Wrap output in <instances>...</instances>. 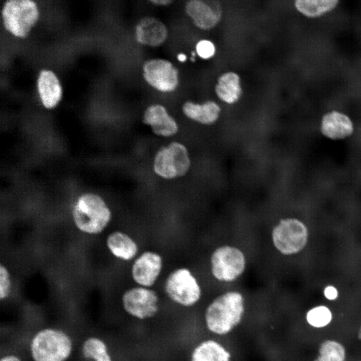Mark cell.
<instances>
[{
  "label": "cell",
  "instance_id": "cell-3",
  "mask_svg": "<svg viewBox=\"0 0 361 361\" xmlns=\"http://www.w3.org/2000/svg\"><path fill=\"white\" fill-rule=\"evenodd\" d=\"M74 221L81 231L89 234L102 232L110 223L111 212L99 196L85 194L80 197L73 210Z\"/></svg>",
  "mask_w": 361,
  "mask_h": 361
},
{
  "label": "cell",
  "instance_id": "cell-31",
  "mask_svg": "<svg viewBox=\"0 0 361 361\" xmlns=\"http://www.w3.org/2000/svg\"><path fill=\"white\" fill-rule=\"evenodd\" d=\"M357 337L359 340H361V326L358 331Z\"/></svg>",
  "mask_w": 361,
  "mask_h": 361
},
{
  "label": "cell",
  "instance_id": "cell-14",
  "mask_svg": "<svg viewBox=\"0 0 361 361\" xmlns=\"http://www.w3.org/2000/svg\"><path fill=\"white\" fill-rule=\"evenodd\" d=\"M167 35L165 25L159 19L152 17L141 19L135 28L136 41L150 47L160 46L165 42Z\"/></svg>",
  "mask_w": 361,
  "mask_h": 361
},
{
  "label": "cell",
  "instance_id": "cell-1",
  "mask_svg": "<svg viewBox=\"0 0 361 361\" xmlns=\"http://www.w3.org/2000/svg\"><path fill=\"white\" fill-rule=\"evenodd\" d=\"M75 350L72 334L60 326L41 327L28 340L27 352L31 361H69Z\"/></svg>",
  "mask_w": 361,
  "mask_h": 361
},
{
  "label": "cell",
  "instance_id": "cell-19",
  "mask_svg": "<svg viewBox=\"0 0 361 361\" xmlns=\"http://www.w3.org/2000/svg\"><path fill=\"white\" fill-rule=\"evenodd\" d=\"M37 86L43 105L48 108L55 107L62 96V88L55 74L49 70L41 71Z\"/></svg>",
  "mask_w": 361,
  "mask_h": 361
},
{
  "label": "cell",
  "instance_id": "cell-28",
  "mask_svg": "<svg viewBox=\"0 0 361 361\" xmlns=\"http://www.w3.org/2000/svg\"><path fill=\"white\" fill-rule=\"evenodd\" d=\"M324 295L327 299L334 300L338 296V292L334 287L328 286L324 289Z\"/></svg>",
  "mask_w": 361,
  "mask_h": 361
},
{
  "label": "cell",
  "instance_id": "cell-21",
  "mask_svg": "<svg viewBox=\"0 0 361 361\" xmlns=\"http://www.w3.org/2000/svg\"><path fill=\"white\" fill-rule=\"evenodd\" d=\"M218 82L215 91L221 100L228 104L238 101L242 94L238 75L233 72L225 73L219 78Z\"/></svg>",
  "mask_w": 361,
  "mask_h": 361
},
{
  "label": "cell",
  "instance_id": "cell-27",
  "mask_svg": "<svg viewBox=\"0 0 361 361\" xmlns=\"http://www.w3.org/2000/svg\"><path fill=\"white\" fill-rule=\"evenodd\" d=\"M0 361H26L20 354L15 352H7L1 356Z\"/></svg>",
  "mask_w": 361,
  "mask_h": 361
},
{
  "label": "cell",
  "instance_id": "cell-8",
  "mask_svg": "<svg viewBox=\"0 0 361 361\" xmlns=\"http://www.w3.org/2000/svg\"><path fill=\"white\" fill-rule=\"evenodd\" d=\"M36 3L31 0H9L3 7L2 16L5 28L16 36L24 37L38 17Z\"/></svg>",
  "mask_w": 361,
  "mask_h": 361
},
{
  "label": "cell",
  "instance_id": "cell-18",
  "mask_svg": "<svg viewBox=\"0 0 361 361\" xmlns=\"http://www.w3.org/2000/svg\"><path fill=\"white\" fill-rule=\"evenodd\" d=\"M80 353L86 361H114L107 341L95 334L89 335L83 338L80 344Z\"/></svg>",
  "mask_w": 361,
  "mask_h": 361
},
{
  "label": "cell",
  "instance_id": "cell-16",
  "mask_svg": "<svg viewBox=\"0 0 361 361\" xmlns=\"http://www.w3.org/2000/svg\"><path fill=\"white\" fill-rule=\"evenodd\" d=\"M230 357L229 351L211 339L196 343L188 353V361H230Z\"/></svg>",
  "mask_w": 361,
  "mask_h": 361
},
{
  "label": "cell",
  "instance_id": "cell-15",
  "mask_svg": "<svg viewBox=\"0 0 361 361\" xmlns=\"http://www.w3.org/2000/svg\"><path fill=\"white\" fill-rule=\"evenodd\" d=\"M320 128L324 136L331 140H337L349 137L353 132L354 126L347 115L332 111L323 116Z\"/></svg>",
  "mask_w": 361,
  "mask_h": 361
},
{
  "label": "cell",
  "instance_id": "cell-22",
  "mask_svg": "<svg viewBox=\"0 0 361 361\" xmlns=\"http://www.w3.org/2000/svg\"><path fill=\"white\" fill-rule=\"evenodd\" d=\"M337 3L335 0H297L295 6L298 11L306 16L316 17L332 10Z\"/></svg>",
  "mask_w": 361,
  "mask_h": 361
},
{
  "label": "cell",
  "instance_id": "cell-4",
  "mask_svg": "<svg viewBox=\"0 0 361 361\" xmlns=\"http://www.w3.org/2000/svg\"><path fill=\"white\" fill-rule=\"evenodd\" d=\"M120 300L124 313L138 322L151 321L161 310L159 296L151 288L137 285L128 288L122 293Z\"/></svg>",
  "mask_w": 361,
  "mask_h": 361
},
{
  "label": "cell",
  "instance_id": "cell-2",
  "mask_svg": "<svg viewBox=\"0 0 361 361\" xmlns=\"http://www.w3.org/2000/svg\"><path fill=\"white\" fill-rule=\"evenodd\" d=\"M243 295L228 291L214 299L206 307L204 322L208 330L218 335L230 332L241 321L244 312Z\"/></svg>",
  "mask_w": 361,
  "mask_h": 361
},
{
  "label": "cell",
  "instance_id": "cell-12",
  "mask_svg": "<svg viewBox=\"0 0 361 361\" xmlns=\"http://www.w3.org/2000/svg\"><path fill=\"white\" fill-rule=\"evenodd\" d=\"M185 11L195 25L204 30L214 28L222 15L220 6L216 1H189L185 5Z\"/></svg>",
  "mask_w": 361,
  "mask_h": 361
},
{
  "label": "cell",
  "instance_id": "cell-23",
  "mask_svg": "<svg viewBox=\"0 0 361 361\" xmlns=\"http://www.w3.org/2000/svg\"><path fill=\"white\" fill-rule=\"evenodd\" d=\"M318 353L314 361H344L345 359V348L340 343L333 340L322 342Z\"/></svg>",
  "mask_w": 361,
  "mask_h": 361
},
{
  "label": "cell",
  "instance_id": "cell-10",
  "mask_svg": "<svg viewBox=\"0 0 361 361\" xmlns=\"http://www.w3.org/2000/svg\"><path fill=\"white\" fill-rule=\"evenodd\" d=\"M143 76L151 86L161 92H172L178 84V71L169 61L162 59L146 61Z\"/></svg>",
  "mask_w": 361,
  "mask_h": 361
},
{
  "label": "cell",
  "instance_id": "cell-30",
  "mask_svg": "<svg viewBox=\"0 0 361 361\" xmlns=\"http://www.w3.org/2000/svg\"><path fill=\"white\" fill-rule=\"evenodd\" d=\"M187 57L184 54H179L177 55V59L180 62H184L186 60Z\"/></svg>",
  "mask_w": 361,
  "mask_h": 361
},
{
  "label": "cell",
  "instance_id": "cell-17",
  "mask_svg": "<svg viewBox=\"0 0 361 361\" xmlns=\"http://www.w3.org/2000/svg\"><path fill=\"white\" fill-rule=\"evenodd\" d=\"M106 245L111 253L117 258L129 261L135 258L139 247L136 241L126 233L116 231L110 234Z\"/></svg>",
  "mask_w": 361,
  "mask_h": 361
},
{
  "label": "cell",
  "instance_id": "cell-26",
  "mask_svg": "<svg viewBox=\"0 0 361 361\" xmlns=\"http://www.w3.org/2000/svg\"><path fill=\"white\" fill-rule=\"evenodd\" d=\"M196 51L198 55L203 59H209L212 57L215 52L213 44L208 40H202L198 43Z\"/></svg>",
  "mask_w": 361,
  "mask_h": 361
},
{
  "label": "cell",
  "instance_id": "cell-9",
  "mask_svg": "<svg viewBox=\"0 0 361 361\" xmlns=\"http://www.w3.org/2000/svg\"><path fill=\"white\" fill-rule=\"evenodd\" d=\"M211 270L218 280L231 282L239 277L246 267V258L241 250L228 245L216 248L210 258Z\"/></svg>",
  "mask_w": 361,
  "mask_h": 361
},
{
  "label": "cell",
  "instance_id": "cell-24",
  "mask_svg": "<svg viewBox=\"0 0 361 361\" xmlns=\"http://www.w3.org/2000/svg\"><path fill=\"white\" fill-rule=\"evenodd\" d=\"M332 314L330 310L324 305H318L309 310L306 319L311 326L321 328L327 326L331 321Z\"/></svg>",
  "mask_w": 361,
  "mask_h": 361
},
{
  "label": "cell",
  "instance_id": "cell-13",
  "mask_svg": "<svg viewBox=\"0 0 361 361\" xmlns=\"http://www.w3.org/2000/svg\"><path fill=\"white\" fill-rule=\"evenodd\" d=\"M142 121L150 126L153 134L158 136H172L179 130L176 120L168 113L165 108L160 104L148 106L144 111Z\"/></svg>",
  "mask_w": 361,
  "mask_h": 361
},
{
  "label": "cell",
  "instance_id": "cell-6",
  "mask_svg": "<svg viewBox=\"0 0 361 361\" xmlns=\"http://www.w3.org/2000/svg\"><path fill=\"white\" fill-rule=\"evenodd\" d=\"M191 160L187 147L182 143L172 141L160 148L153 160L154 172L165 179L185 176L189 171Z\"/></svg>",
  "mask_w": 361,
  "mask_h": 361
},
{
  "label": "cell",
  "instance_id": "cell-20",
  "mask_svg": "<svg viewBox=\"0 0 361 361\" xmlns=\"http://www.w3.org/2000/svg\"><path fill=\"white\" fill-rule=\"evenodd\" d=\"M184 114L189 119L202 124L209 125L218 118L220 107L213 101H207L203 104L187 101L182 106Z\"/></svg>",
  "mask_w": 361,
  "mask_h": 361
},
{
  "label": "cell",
  "instance_id": "cell-25",
  "mask_svg": "<svg viewBox=\"0 0 361 361\" xmlns=\"http://www.w3.org/2000/svg\"><path fill=\"white\" fill-rule=\"evenodd\" d=\"M11 288L9 274L2 264L0 267V300L3 301L9 296Z\"/></svg>",
  "mask_w": 361,
  "mask_h": 361
},
{
  "label": "cell",
  "instance_id": "cell-5",
  "mask_svg": "<svg viewBox=\"0 0 361 361\" xmlns=\"http://www.w3.org/2000/svg\"><path fill=\"white\" fill-rule=\"evenodd\" d=\"M163 290L168 299L185 309L195 306L202 297L200 285L191 271L180 267L171 271L165 279Z\"/></svg>",
  "mask_w": 361,
  "mask_h": 361
},
{
  "label": "cell",
  "instance_id": "cell-11",
  "mask_svg": "<svg viewBox=\"0 0 361 361\" xmlns=\"http://www.w3.org/2000/svg\"><path fill=\"white\" fill-rule=\"evenodd\" d=\"M163 265L162 257L152 251H144L135 258L131 268L133 281L138 286L151 288L161 274Z\"/></svg>",
  "mask_w": 361,
  "mask_h": 361
},
{
  "label": "cell",
  "instance_id": "cell-29",
  "mask_svg": "<svg viewBox=\"0 0 361 361\" xmlns=\"http://www.w3.org/2000/svg\"><path fill=\"white\" fill-rule=\"evenodd\" d=\"M150 2L153 5L159 6H166L172 3L170 0H151Z\"/></svg>",
  "mask_w": 361,
  "mask_h": 361
},
{
  "label": "cell",
  "instance_id": "cell-7",
  "mask_svg": "<svg viewBox=\"0 0 361 361\" xmlns=\"http://www.w3.org/2000/svg\"><path fill=\"white\" fill-rule=\"evenodd\" d=\"M272 242L282 254L291 255L300 252L308 241V232L305 225L296 218L280 220L272 229Z\"/></svg>",
  "mask_w": 361,
  "mask_h": 361
}]
</instances>
